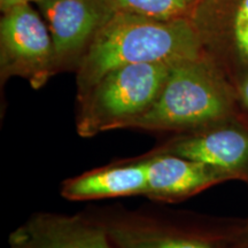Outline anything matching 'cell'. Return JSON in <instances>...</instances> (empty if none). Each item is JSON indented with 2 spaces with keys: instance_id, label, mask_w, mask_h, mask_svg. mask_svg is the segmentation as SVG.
Segmentation results:
<instances>
[{
  "instance_id": "4fadbf2b",
  "label": "cell",
  "mask_w": 248,
  "mask_h": 248,
  "mask_svg": "<svg viewBox=\"0 0 248 248\" xmlns=\"http://www.w3.org/2000/svg\"><path fill=\"white\" fill-rule=\"evenodd\" d=\"M239 98L243 106L248 110V76L243 80L239 88Z\"/></svg>"
},
{
  "instance_id": "277c9868",
  "label": "cell",
  "mask_w": 248,
  "mask_h": 248,
  "mask_svg": "<svg viewBox=\"0 0 248 248\" xmlns=\"http://www.w3.org/2000/svg\"><path fill=\"white\" fill-rule=\"evenodd\" d=\"M4 13L0 22L2 77L22 76L33 86L43 85L57 67L47 24L29 2L15 5Z\"/></svg>"
},
{
  "instance_id": "3957f363",
  "label": "cell",
  "mask_w": 248,
  "mask_h": 248,
  "mask_svg": "<svg viewBox=\"0 0 248 248\" xmlns=\"http://www.w3.org/2000/svg\"><path fill=\"white\" fill-rule=\"evenodd\" d=\"M170 63L126 64L110 70L83 95L77 132L93 137L100 132L128 129L159 97Z\"/></svg>"
},
{
  "instance_id": "5b68a950",
  "label": "cell",
  "mask_w": 248,
  "mask_h": 248,
  "mask_svg": "<svg viewBox=\"0 0 248 248\" xmlns=\"http://www.w3.org/2000/svg\"><path fill=\"white\" fill-rule=\"evenodd\" d=\"M53 40L57 67L85 49L115 11L107 0H38Z\"/></svg>"
},
{
  "instance_id": "8fae6325",
  "label": "cell",
  "mask_w": 248,
  "mask_h": 248,
  "mask_svg": "<svg viewBox=\"0 0 248 248\" xmlns=\"http://www.w3.org/2000/svg\"><path fill=\"white\" fill-rule=\"evenodd\" d=\"M109 238L119 248H212L190 238L133 228H111Z\"/></svg>"
},
{
  "instance_id": "9c48e42d",
  "label": "cell",
  "mask_w": 248,
  "mask_h": 248,
  "mask_svg": "<svg viewBox=\"0 0 248 248\" xmlns=\"http://www.w3.org/2000/svg\"><path fill=\"white\" fill-rule=\"evenodd\" d=\"M104 229L71 217L40 215L11 235V248H111Z\"/></svg>"
},
{
  "instance_id": "30bf717a",
  "label": "cell",
  "mask_w": 248,
  "mask_h": 248,
  "mask_svg": "<svg viewBox=\"0 0 248 248\" xmlns=\"http://www.w3.org/2000/svg\"><path fill=\"white\" fill-rule=\"evenodd\" d=\"M146 160L123 166L93 170L68 179L62 186V197L73 201L108 199L146 193Z\"/></svg>"
},
{
  "instance_id": "6da1fadb",
  "label": "cell",
  "mask_w": 248,
  "mask_h": 248,
  "mask_svg": "<svg viewBox=\"0 0 248 248\" xmlns=\"http://www.w3.org/2000/svg\"><path fill=\"white\" fill-rule=\"evenodd\" d=\"M201 38L188 17L161 20L115 12L93 37L78 66L77 83L84 95L116 68L138 63H177L203 58Z\"/></svg>"
},
{
  "instance_id": "ba28073f",
  "label": "cell",
  "mask_w": 248,
  "mask_h": 248,
  "mask_svg": "<svg viewBox=\"0 0 248 248\" xmlns=\"http://www.w3.org/2000/svg\"><path fill=\"white\" fill-rule=\"evenodd\" d=\"M146 164L145 195L159 200L181 199L231 178L207 164L167 153L150 157Z\"/></svg>"
},
{
  "instance_id": "7c38bea8",
  "label": "cell",
  "mask_w": 248,
  "mask_h": 248,
  "mask_svg": "<svg viewBox=\"0 0 248 248\" xmlns=\"http://www.w3.org/2000/svg\"><path fill=\"white\" fill-rule=\"evenodd\" d=\"M115 12H130L161 20L188 17L201 0H107Z\"/></svg>"
},
{
  "instance_id": "8992f818",
  "label": "cell",
  "mask_w": 248,
  "mask_h": 248,
  "mask_svg": "<svg viewBox=\"0 0 248 248\" xmlns=\"http://www.w3.org/2000/svg\"><path fill=\"white\" fill-rule=\"evenodd\" d=\"M226 173L231 178L248 171V131L240 126H217L182 136L163 148Z\"/></svg>"
},
{
  "instance_id": "5bb4252c",
  "label": "cell",
  "mask_w": 248,
  "mask_h": 248,
  "mask_svg": "<svg viewBox=\"0 0 248 248\" xmlns=\"http://www.w3.org/2000/svg\"><path fill=\"white\" fill-rule=\"evenodd\" d=\"M30 1H38V0H0V8H1L2 12H5L6 9L13 7L15 5L24 4V2Z\"/></svg>"
},
{
  "instance_id": "7a4b0ae2",
  "label": "cell",
  "mask_w": 248,
  "mask_h": 248,
  "mask_svg": "<svg viewBox=\"0 0 248 248\" xmlns=\"http://www.w3.org/2000/svg\"><path fill=\"white\" fill-rule=\"evenodd\" d=\"M231 110L228 85L203 57L173 63L159 97L128 129H201L225 120Z\"/></svg>"
},
{
  "instance_id": "52a82bcc",
  "label": "cell",
  "mask_w": 248,
  "mask_h": 248,
  "mask_svg": "<svg viewBox=\"0 0 248 248\" xmlns=\"http://www.w3.org/2000/svg\"><path fill=\"white\" fill-rule=\"evenodd\" d=\"M188 18L203 48L228 49L241 68L248 69V0H201Z\"/></svg>"
}]
</instances>
